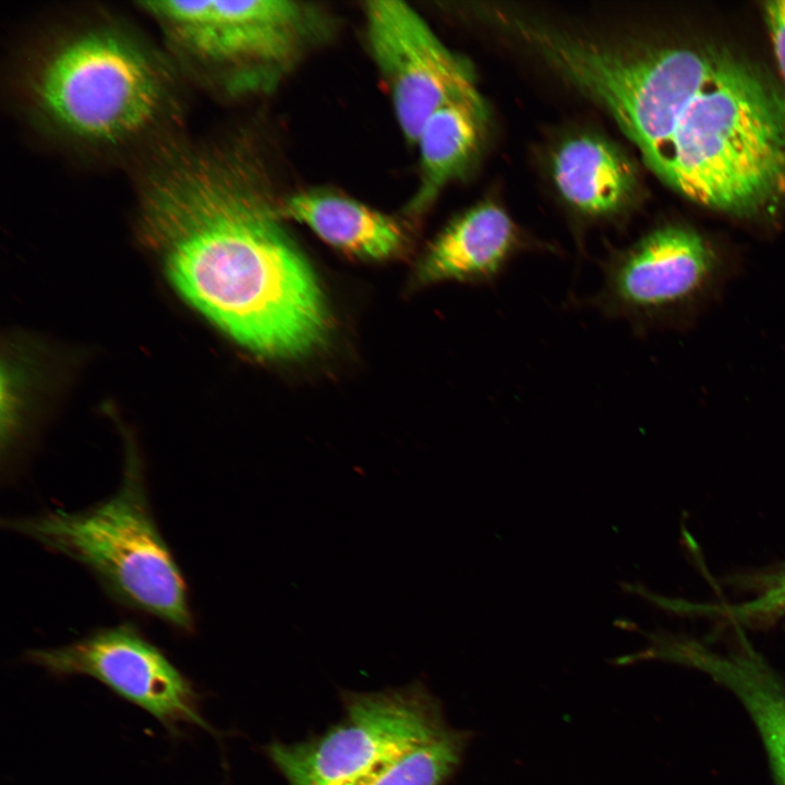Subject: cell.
<instances>
[{
	"instance_id": "cell-9",
	"label": "cell",
	"mask_w": 785,
	"mask_h": 785,
	"mask_svg": "<svg viewBox=\"0 0 785 785\" xmlns=\"http://www.w3.org/2000/svg\"><path fill=\"white\" fill-rule=\"evenodd\" d=\"M366 36L404 138L415 145L430 117L458 99L481 97L470 68L409 4L367 1Z\"/></svg>"
},
{
	"instance_id": "cell-12",
	"label": "cell",
	"mask_w": 785,
	"mask_h": 785,
	"mask_svg": "<svg viewBox=\"0 0 785 785\" xmlns=\"http://www.w3.org/2000/svg\"><path fill=\"white\" fill-rule=\"evenodd\" d=\"M526 247L510 216L497 204L483 202L456 217L435 238L421 262L419 279L490 286Z\"/></svg>"
},
{
	"instance_id": "cell-16",
	"label": "cell",
	"mask_w": 785,
	"mask_h": 785,
	"mask_svg": "<svg viewBox=\"0 0 785 785\" xmlns=\"http://www.w3.org/2000/svg\"><path fill=\"white\" fill-rule=\"evenodd\" d=\"M462 737L448 728L341 785H440L458 764Z\"/></svg>"
},
{
	"instance_id": "cell-6",
	"label": "cell",
	"mask_w": 785,
	"mask_h": 785,
	"mask_svg": "<svg viewBox=\"0 0 785 785\" xmlns=\"http://www.w3.org/2000/svg\"><path fill=\"white\" fill-rule=\"evenodd\" d=\"M181 63L231 93L270 86L309 43L314 14L286 0L146 1Z\"/></svg>"
},
{
	"instance_id": "cell-18",
	"label": "cell",
	"mask_w": 785,
	"mask_h": 785,
	"mask_svg": "<svg viewBox=\"0 0 785 785\" xmlns=\"http://www.w3.org/2000/svg\"><path fill=\"white\" fill-rule=\"evenodd\" d=\"M764 10L774 53L785 80V0L770 1Z\"/></svg>"
},
{
	"instance_id": "cell-14",
	"label": "cell",
	"mask_w": 785,
	"mask_h": 785,
	"mask_svg": "<svg viewBox=\"0 0 785 785\" xmlns=\"http://www.w3.org/2000/svg\"><path fill=\"white\" fill-rule=\"evenodd\" d=\"M283 218L302 222L326 243L363 258L397 253L403 243L398 222L357 200L325 190L291 195L279 205Z\"/></svg>"
},
{
	"instance_id": "cell-7",
	"label": "cell",
	"mask_w": 785,
	"mask_h": 785,
	"mask_svg": "<svg viewBox=\"0 0 785 785\" xmlns=\"http://www.w3.org/2000/svg\"><path fill=\"white\" fill-rule=\"evenodd\" d=\"M732 271L705 235L664 225L609 254L600 288L575 304L620 319L637 335L679 329L718 297Z\"/></svg>"
},
{
	"instance_id": "cell-13",
	"label": "cell",
	"mask_w": 785,
	"mask_h": 785,
	"mask_svg": "<svg viewBox=\"0 0 785 785\" xmlns=\"http://www.w3.org/2000/svg\"><path fill=\"white\" fill-rule=\"evenodd\" d=\"M552 173L569 206L590 219L619 214L637 184L633 166L624 153L590 134L570 137L559 145L553 156Z\"/></svg>"
},
{
	"instance_id": "cell-3",
	"label": "cell",
	"mask_w": 785,
	"mask_h": 785,
	"mask_svg": "<svg viewBox=\"0 0 785 785\" xmlns=\"http://www.w3.org/2000/svg\"><path fill=\"white\" fill-rule=\"evenodd\" d=\"M652 170L703 206L752 214L785 196V95L720 55L689 99Z\"/></svg>"
},
{
	"instance_id": "cell-11",
	"label": "cell",
	"mask_w": 785,
	"mask_h": 785,
	"mask_svg": "<svg viewBox=\"0 0 785 785\" xmlns=\"http://www.w3.org/2000/svg\"><path fill=\"white\" fill-rule=\"evenodd\" d=\"M663 657L702 672L735 693L759 730L777 784L785 785V684L744 633L738 631L725 649L673 636Z\"/></svg>"
},
{
	"instance_id": "cell-5",
	"label": "cell",
	"mask_w": 785,
	"mask_h": 785,
	"mask_svg": "<svg viewBox=\"0 0 785 785\" xmlns=\"http://www.w3.org/2000/svg\"><path fill=\"white\" fill-rule=\"evenodd\" d=\"M520 33L563 76L608 111L649 166L720 58L689 48L602 44L528 24L520 26Z\"/></svg>"
},
{
	"instance_id": "cell-1",
	"label": "cell",
	"mask_w": 785,
	"mask_h": 785,
	"mask_svg": "<svg viewBox=\"0 0 785 785\" xmlns=\"http://www.w3.org/2000/svg\"><path fill=\"white\" fill-rule=\"evenodd\" d=\"M253 157L234 146L167 148L141 184L140 224L177 291L256 354L318 346L327 306Z\"/></svg>"
},
{
	"instance_id": "cell-10",
	"label": "cell",
	"mask_w": 785,
	"mask_h": 785,
	"mask_svg": "<svg viewBox=\"0 0 785 785\" xmlns=\"http://www.w3.org/2000/svg\"><path fill=\"white\" fill-rule=\"evenodd\" d=\"M25 660L56 676L99 680L172 734L182 723L213 732L190 680L132 624L97 629L58 648L29 650Z\"/></svg>"
},
{
	"instance_id": "cell-8",
	"label": "cell",
	"mask_w": 785,
	"mask_h": 785,
	"mask_svg": "<svg viewBox=\"0 0 785 785\" xmlns=\"http://www.w3.org/2000/svg\"><path fill=\"white\" fill-rule=\"evenodd\" d=\"M346 709L325 734L269 747L289 785H341L447 728L435 702L418 689L357 696Z\"/></svg>"
},
{
	"instance_id": "cell-4",
	"label": "cell",
	"mask_w": 785,
	"mask_h": 785,
	"mask_svg": "<svg viewBox=\"0 0 785 785\" xmlns=\"http://www.w3.org/2000/svg\"><path fill=\"white\" fill-rule=\"evenodd\" d=\"M10 531L90 571L119 604L191 632L182 572L150 511L140 462L129 455L118 490L85 509L10 518Z\"/></svg>"
},
{
	"instance_id": "cell-17",
	"label": "cell",
	"mask_w": 785,
	"mask_h": 785,
	"mask_svg": "<svg viewBox=\"0 0 785 785\" xmlns=\"http://www.w3.org/2000/svg\"><path fill=\"white\" fill-rule=\"evenodd\" d=\"M712 612L737 624H761L785 614V568L770 576L758 594L732 605L714 606Z\"/></svg>"
},
{
	"instance_id": "cell-2",
	"label": "cell",
	"mask_w": 785,
	"mask_h": 785,
	"mask_svg": "<svg viewBox=\"0 0 785 785\" xmlns=\"http://www.w3.org/2000/svg\"><path fill=\"white\" fill-rule=\"evenodd\" d=\"M173 67L122 26H82L51 43L26 78L37 120L62 140L116 152L153 140L179 110Z\"/></svg>"
},
{
	"instance_id": "cell-15",
	"label": "cell",
	"mask_w": 785,
	"mask_h": 785,
	"mask_svg": "<svg viewBox=\"0 0 785 785\" xmlns=\"http://www.w3.org/2000/svg\"><path fill=\"white\" fill-rule=\"evenodd\" d=\"M486 113L482 97H476L448 102L430 117L415 143L420 180L408 205L411 214L428 209L443 189L470 165L483 137Z\"/></svg>"
}]
</instances>
